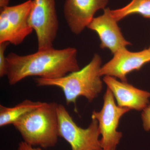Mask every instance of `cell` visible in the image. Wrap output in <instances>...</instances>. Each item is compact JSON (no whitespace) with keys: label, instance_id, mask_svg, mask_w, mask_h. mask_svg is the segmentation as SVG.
Returning <instances> with one entry per match:
<instances>
[{"label":"cell","instance_id":"obj_1","mask_svg":"<svg viewBox=\"0 0 150 150\" xmlns=\"http://www.w3.org/2000/svg\"><path fill=\"white\" fill-rule=\"evenodd\" d=\"M76 49L68 47L54 48L21 56L14 53L6 56L7 77L11 85L16 84L25 78L38 76L54 79L80 69L77 60Z\"/></svg>","mask_w":150,"mask_h":150},{"label":"cell","instance_id":"obj_2","mask_svg":"<svg viewBox=\"0 0 150 150\" xmlns=\"http://www.w3.org/2000/svg\"><path fill=\"white\" fill-rule=\"evenodd\" d=\"M101 63L99 55L94 54L91 62L81 69L54 79L37 78L35 82L39 86H55L62 89L67 105H76L77 99L80 96L84 97L91 102L98 96L103 88L100 75Z\"/></svg>","mask_w":150,"mask_h":150},{"label":"cell","instance_id":"obj_3","mask_svg":"<svg viewBox=\"0 0 150 150\" xmlns=\"http://www.w3.org/2000/svg\"><path fill=\"white\" fill-rule=\"evenodd\" d=\"M58 103L43 102V105L20 118L13 125L24 142L43 148L54 147L59 134Z\"/></svg>","mask_w":150,"mask_h":150},{"label":"cell","instance_id":"obj_4","mask_svg":"<svg viewBox=\"0 0 150 150\" xmlns=\"http://www.w3.org/2000/svg\"><path fill=\"white\" fill-rule=\"evenodd\" d=\"M57 112L59 137L71 145L72 150H103L97 120L92 119L87 128L83 129L75 123L63 105L58 104Z\"/></svg>","mask_w":150,"mask_h":150},{"label":"cell","instance_id":"obj_5","mask_svg":"<svg viewBox=\"0 0 150 150\" xmlns=\"http://www.w3.org/2000/svg\"><path fill=\"white\" fill-rule=\"evenodd\" d=\"M29 22L36 33L38 51L54 48L59 28L55 0H32Z\"/></svg>","mask_w":150,"mask_h":150},{"label":"cell","instance_id":"obj_6","mask_svg":"<svg viewBox=\"0 0 150 150\" xmlns=\"http://www.w3.org/2000/svg\"><path fill=\"white\" fill-rule=\"evenodd\" d=\"M114 96L109 89L103 96V104L99 112L94 110L92 119L98 121L101 138L100 144L103 150H116L123 134L117 131L121 117L130 110L127 108H122L115 103Z\"/></svg>","mask_w":150,"mask_h":150},{"label":"cell","instance_id":"obj_7","mask_svg":"<svg viewBox=\"0 0 150 150\" xmlns=\"http://www.w3.org/2000/svg\"><path fill=\"white\" fill-rule=\"evenodd\" d=\"M32 0L0 10V43L15 46L23 42L33 30L29 22Z\"/></svg>","mask_w":150,"mask_h":150},{"label":"cell","instance_id":"obj_8","mask_svg":"<svg viewBox=\"0 0 150 150\" xmlns=\"http://www.w3.org/2000/svg\"><path fill=\"white\" fill-rule=\"evenodd\" d=\"M113 55L112 59L100 68V75L101 76H110L126 82L128 74L133 71H139L144 65L150 62L149 49L133 52L126 48L119 50Z\"/></svg>","mask_w":150,"mask_h":150},{"label":"cell","instance_id":"obj_9","mask_svg":"<svg viewBox=\"0 0 150 150\" xmlns=\"http://www.w3.org/2000/svg\"><path fill=\"white\" fill-rule=\"evenodd\" d=\"M108 0H65L64 14L72 32L79 35L90 23L97 11L104 9Z\"/></svg>","mask_w":150,"mask_h":150},{"label":"cell","instance_id":"obj_10","mask_svg":"<svg viewBox=\"0 0 150 150\" xmlns=\"http://www.w3.org/2000/svg\"><path fill=\"white\" fill-rule=\"evenodd\" d=\"M117 22L111 15V10L107 8L102 15L94 17L87 26L99 36L100 48H108L113 54L131 45L123 37Z\"/></svg>","mask_w":150,"mask_h":150},{"label":"cell","instance_id":"obj_11","mask_svg":"<svg viewBox=\"0 0 150 150\" xmlns=\"http://www.w3.org/2000/svg\"><path fill=\"white\" fill-rule=\"evenodd\" d=\"M103 81L112 92L120 107L140 111L149 105V92L137 88L127 82L118 81L110 76H104Z\"/></svg>","mask_w":150,"mask_h":150},{"label":"cell","instance_id":"obj_12","mask_svg":"<svg viewBox=\"0 0 150 150\" xmlns=\"http://www.w3.org/2000/svg\"><path fill=\"white\" fill-rule=\"evenodd\" d=\"M43 102L25 100L12 107L0 105V126L13 124L20 118L43 105Z\"/></svg>","mask_w":150,"mask_h":150},{"label":"cell","instance_id":"obj_13","mask_svg":"<svg viewBox=\"0 0 150 150\" xmlns=\"http://www.w3.org/2000/svg\"><path fill=\"white\" fill-rule=\"evenodd\" d=\"M111 14L117 22L134 14H138L150 19V0H132L122 8L111 10Z\"/></svg>","mask_w":150,"mask_h":150},{"label":"cell","instance_id":"obj_14","mask_svg":"<svg viewBox=\"0 0 150 150\" xmlns=\"http://www.w3.org/2000/svg\"><path fill=\"white\" fill-rule=\"evenodd\" d=\"M9 43L7 42L0 43V77L6 76L7 72V61L5 56V51Z\"/></svg>","mask_w":150,"mask_h":150},{"label":"cell","instance_id":"obj_15","mask_svg":"<svg viewBox=\"0 0 150 150\" xmlns=\"http://www.w3.org/2000/svg\"><path fill=\"white\" fill-rule=\"evenodd\" d=\"M142 118L143 123V126L145 131L150 130V104L143 110Z\"/></svg>","mask_w":150,"mask_h":150},{"label":"cell","instance_id":"obj_16","mask_svg":"<svg viewBox=\"0 0 150 150\" xmlns=\"http://www.w3.org/2000/svg\"><path fill=\"white\" fill-rule=\"evenodd\" d=\"M18 150H42L40 148H33L24 142H21L18 144Z\"/></svg>","mask_w":150,"mask_h":150},{"label":"cell","instance_id":"obj_17","mask_svg":"<svg viewBox=\"0 0 150 150\" xmlns=\"http://www.w3.org/2000/svg\"><path fill=\"white\" fill-rule=\"evenodd\" d=\"M10 0H0V10L9 6Z\"/></svg>","mask_w":150,"mask_h":150},{"label":"cell","instance_id":"obj_18","mask_svg":"<svg viewBox=\"0 0 150 150\" xmlns=\"http://www.w3.org/2000/svg\"><path fill=\"white\" fill-rule=\"evenodd\" d=\"M148 49H149V51H150V47H149V48H148Z\"/></svg>","mask_w":150,"mask_h":150}]
</instances>
